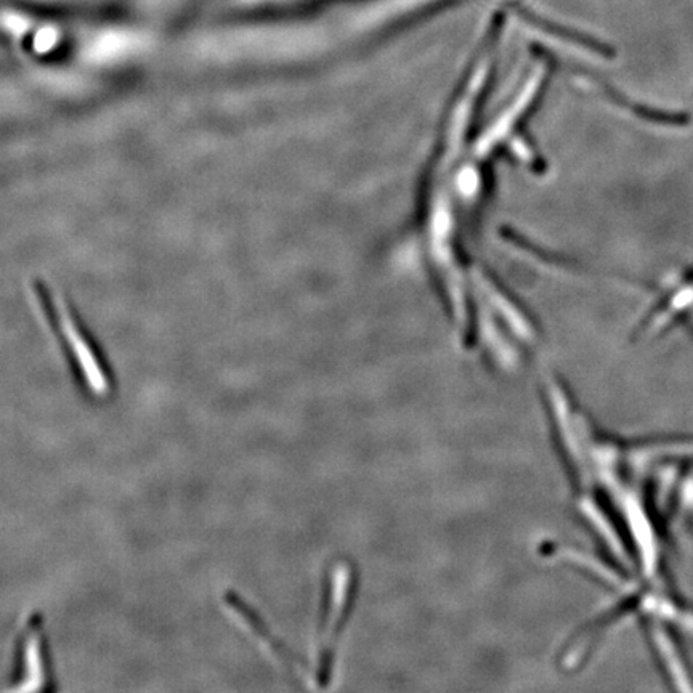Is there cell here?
I'll return each mask as SVG.
<instances>
[{
  "label": "cell",
  "instance_id": "obj_4",
  "mask_svg": "<svg viewBox=\"0 0 693 693\" xmlns=\"http://www.w3.org/2000/svg\"><path fill=\"white\" fill-rule=\"evenodd\" d=\"M233 2L243 7H264V5L289 4L296 0H233Z\"/></svg>",
  "mask_w": 693,
  "mask_h": 693
},
{
  "label": "cell",
  "instance_id": "obj_1",
  "mask_svg": "<svg viewBox=\"0 0 693 693\" xmlns=\"http://www.w3.org/2000/svg\"><path fill=\"white\" fill-rule=\"evenodd\" d=\"M355 588H357V575L352 564L345 560L334 564L328 576L325 608H323V620H321L320 668H318L320 684L325 685L331 677L337 639L349 620Z\"/></svg>",
  "mask_w": 693,
  "mask_h": 693
},
{
  "label": "cell",
  "instance_id": "obj_2",
  "mask_svg": "<svg viewBox=\"0 0 693 693\" xmlns=\"http://www.w3.org/2000/svg\"><path fill=\"white\" fill-rule=\"evenodd\" d=\"M15 681L17 684L12 685L10 689L20 692L49 689V658L45 650L42 621L39 616H31L21 631Z\"/></svg>",
  "mask_w": 693,
  "mask_h": 693
},
{
  "label": "cell",
  "instance_id": "obj_3",
  "mask_svg": "<svg viewBox=\"0 0 693 693\" xmlns=\"http://www.w3.org/2000/svg\"><path fill=\"white\" fill-rule=\"evenodd\" d=\"M693 307V278L689 283L684 284L674 292L671 299L666 300V304L661 308L658 317H653L652 326H666L671 323L679 313L687 312Z\"/></svg>",
  "mask_w": 693,
  "mask_h": 693
}]
</instances>
